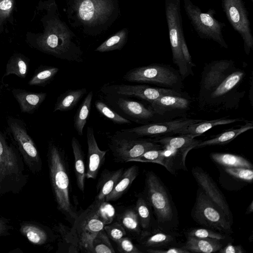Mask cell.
Instances as JSON below:
<instances>
[{
	"instance_id": "cell-38",
	"label": "cell",
	"mask_w": 253,
	"mask_h": 253,
	"mask_svg": "<svg viewBox=\"0 0 253 253\" xmlns=\"http://www.w3.org/2000/svg\"><path fill=\"white\" fill-rule=\"evenodd\" d=\"M28 71V63L19 55L12 57L8 61L3 77L13 74L20 78H25Z\"/></svg>"
},
{
	"instance_id": "cell-29",
	"label": "cell",
	"mask_w": 253,
	"mask_h": 253,
	"mask_svg": "<svg viewBox=\"0 0 253 253\" xmlns=\"http://www.w3.org/2000/svg\"><path fill=\"white\" fill-rule=\"evenodd\" d=\"M19 231L32 244L42 246L47 243L49 235L43 226L36 222H23L21 224Z\"/></svg>"
},
{
	"instance_id": "cell-44",
	"label": "cell",
	"mask_w": 253,
	"mask_h": 253,
	"mask_svg": "<svg viewBox=\"0 0 253 253\" xmlns=\"http://www.w3.org/2000/svg\"><path fill=\"white\" fill-rule=\"evenodd\" d=\"M187 237L200 239H214L220 240L226 238V235L219 232L213 231L206 228H194L186 232Z\"/></svg>"
},
{
	"instance_id": "cell-8",
	"label": "cell",
	"mask_w": 253,
	"mask_h": 253,
	"mask_svg": "<svg viewBox=\"0 0 253 253\" xmlns=\"http://www.w3.org/2000/svg\"><path fill=\"white\" fill-rule=\"evenodd\" d=\"M105 225L92 203L78 214L72 224L67 240L78 251L91 253L92 241Z\"/></svg>"
},
{
	"instance_id": "cell-15",
	"label": "cell",
	"mask_w": 253,
	"mask_h": 253,
	"mask_svg": "<svg viewBox=\"0 0 253 253\" xmlns=\"http://www.w3.org/2000/svg\"><path fill=\"white\" fill-rule=\"evenodd\" d=\"M192 100L186 93L183 95H168L150 104L151 109L163 121L185 117L190 110Z\"/></svg>"
},
{
	"instance_id": "cell-48",
	"label": "cell",
	"mask_w": 253,
	"mask_h": 253,
	"mask_svg": "<svg viewBox=\"0 0 253 253\" xmlns=\"http://www.w3.org/2000/svg\"><path fill=\"white\" fill-rule=\"evenodd\" d=\"M117 250L120 253H141L142 252L140 251L135 245L132 243L131 240L126 237H124L117 243Z\"/></svg>"
},
{
	"instance_id": "cell-30",
	"label": "cell",
	"mask_w": 253,
	"mask_h": 253,
	"mask_svg": "<svg viewBox=\"0 0 253 253\" xmlns=\"http://www.w3.org/2000/svg\"><path fill=\"white\" fill-rule=\"evenodd\" d=\"M71 146L74 157L75 173L77 185L80 191L84 192L86 178L84 153L82 146L75 137H73L72 138Z\"/></svg>"
},
{
	"instance_id": "cell-36",
	"label": "cell",
	"mask_w": 253,
	"mask_h": 253,
	"mask_svg": "<svg viewBox=\"0 0 253 253\" xmlns=\"http://www.w3.org/2000/svg\"><path fill=\"white\" fill-rule=\"evenodd\" d=\"M119 222L126 229L138 236L142 232L139 218L134 209H128L120 214L117 217Z\"/></svg>"
},
{
	"instance_id": "cell-32",
	"label": "cell",
	"mask_w": 253,
	"mask_h": 253,
	"mask_svg": "<svg viewBox=\"0 0 253 253\" xmlns=\"http://www.w3.org/2000/svg\"><path fill=\"white\" fill-rule=\"evenodd\" d=\"M221 241L214 239H200L187 237V241L183 247L190 253H214L218 252L223 247Z\"/></svg>"
},
{
	"instance_id": "cell-39",
	"label": "cell",
	"mask_w": 253,
	"mask_h": 253,
	"mask_svg": "<svg viewBox=\"0 0 253 253\" xmlns=\"http://www.w3.org/2000/svg\"><path fill=\"white\" fill-rule=\"evenodd\" d=\"M109 238L104 229L94 237L91 243V253H115Z\"/></svg>"
},
{
	"instance_id": "cell-45",
	"label": "cell",
	"mask_w": 253,
	"mask_h": 253,
	"mask_svg": "<svg viewBox=\"0 0 253 253\" xmlns=\"http://www.w3.org/2000/svg\"><path fill=\"white\" fill-rule=\"evenodd\" d=\"M225 172L233 177L251 183L253 179V169L245 168H224Z\"/></svg>"
},
{
	"instance_id": "cell-27",
	"label": "cell",
	"mask_w": 253,
	"mask_h": 253,
	"mask_svg": "<svg viewBox=\"0 0 253 253\" xmlns=\"http://www.w3.org/2000/svg\"><path fill=\"white\" fill-rule=\"evenodd\" d=\"M244 121L245 119L242 118L230 119L226 117L212 120H203L201 121L188 126L183 130L180 131L178 134H189L195 138L215 126L228 125Z\"/></svg>"
},
{
	"instance_id": "cell-6",
	"label": "cell",
	"mask_w": 253,
	"mask_h": 253,
	"mask_svg": "<svg viewBox=\"0 0 253 253\" xmlns=\"http://www.w3.org/2000/svg\"><path fill=\"white\" fill-rule=\"evenodd\" d=\"M181 0H165V13L168 26L172 60L184 80L193 76V69L185 61L182 51V44L185 40L180 11Z\"/></svg>"
},
{
	"instance_id": "cell-23",
	"label": "cell",
	"mask_w": 253,
	"mask_h": 253,
	"mask_svg": "<svg viewBox=\"0 0 253 253\" xmlns=\"http://www.w3.org/2000/svg\"><path fill=\"white\" fill-rule=\"evenodd\" d=\"M162 146H167L178 150L186 156L188 152L195 148L201 141L195 139L191 134H179L178 136H168L155 140Z\"/></svg>"
},
{
	"instance_id": "cell-19",
	"label": "cell",
	"mask_w": 253,
	"mask_h": 253,
	"mask_svg": "<svg viewBox=\"0 0 253 253\" xmlns=\"http://www.w3.org/2000/svg\"><path fill=\"white\" fill-rule=\"evenodd\" d=\"M79 17L85 23H93L104 19L110 13L108 0H79L77 4Z\"/></svg>"
},
{
	"instance_id": "cell-3",
	"label": "cell",
	"mask_w": 253,
	"mask_h": 253,
	"mask_svg": "<svg viewBox=\"0 0 253 253\" xmlns=\"http://www.w3.org/2000/svg\"><path fill=\"white\" fill-rule=\"evenodd\" d=\"M25 166L17 148L0 132V196L22 191L29 179Z\"/></svg>"
},
{
	"instance_id": "cell-43",
	"label": "cell",
	"mask_w": 253,
	"mask_h": 253,
	"mask_svg": "<svg viewBox=\"0 0 253 253\" xmlns=\"http://www.w3.org/2000/svg\"><path fill=\"white\" fill-rule=\"evenodd\" d=\"M95 106L101 114L115 124L120 125L131 124L129 120L120 116L101 101L96 100L95 102Z\"/></svg>"
},
{
	"instance_id": "cell-51",
	"label": "cell",
	"mask_w": 253,
	"mask_h": 253,
	"mask_svg": "<svg viewBox=\"0 0 253 253\" xmlns=\"http://www.w3.org/2000/svg\"><path fill=\"white\" fill-rule=\"evenodd\" d=\"M13 227L8 219L3 217H0V237L10 235Z\"/></svg>"
},
{
	"instance_id": "cell-40",
	"label": "cell",
	"mask_w": 253,
	"mask_h": 253,
	"mask_svg": "<svg viewBox=\"0 0 253 253\" xmlns=\"http://www.w3.org/2000/svg\"><path fill=\"white\" fill-rule=\"evenodd\" d=\"M126 32L123 30L119 31L100 44L95 51L104 52L116 49H121L125 44Z\"/></svg>"
},
{
	"instance_id": "cell-20",
	"label": "cell",
	"mask_w": 253,
	"mask_h": 253,
	"mask_svg": "<svg viewBox=\"0 0 253 253\" xmlns=\"http://www.w3.org/2000/svg\"><path fill=\"white\" fill-rule=\"evenodd\" d=\"M86 140L87 155L86 178L95 179L105 160L107 151L99 149L94 137L93 129L91 126L87 127Z\"/></svg>"
},
{
	"instance_id": "cell-47",
	"label": "cell",
	"mask_w": 253,
	"mask_h": 253,
	"mask_svg": "<svg viewBox=\"0 0 253 253\" xmlns=\"http://www.w3.org/2000/svg\"><path fill=\"white\" fill-rule=\"evenodd\" d=\"M162 148L146 151L140 156L132 159L129 162L153 163L162 165Z\"/></svg>"
},
{
	"instance_id": "cell-46",
	"label": "cell",
	"mask_w": 253,
	"mask_h": 253,
	"mask_svg": "<svg viewBox=\"0 0 253 253\" xmlns=\"http://www.w3.org/2000/svg\"><path fill=\"white\" fill-rule=\"evenodd\" d=\"M109 239L117 243L126 235V231L118 221L104 226V228Z\"/></svg>"
},
{
	"instance_id": "cell-35",
	"label": "cell",
	"mask_w": 253,
	"mask_h": 253,
	"mask_svg": "<svg viewBox=\"0 0 253 253\" xmlns=\"http://www.w3.org/2000/svg\"><path fill=\"white\" fill-rule=\"evenodd\" d=\"M93 95L92 91L88 93L78 108L74 117V126L77 133L80 136L83 135V129L90 114Z\"/></svg>"
},
{
	"instance_id": "cell-53",
	"label": "cell",
	"mask_w": 253,
	"mask_h": 253,
	"mask_svg": "<svg viewBox=\"0 0 253 253\" xmlns=\"http://www.w3.org/2000/svg\"><path fill=\"white\" fill-rule=\"evenodd\" d=\"M253 211V201H252L251 204L248 206L247 211L246 212V214H250L252 213Z\"/></svg>"
},
{
	"instance_id": "cell-50",
	"label": "cell",
	"mask_w": 253,
	"mask_h": 253,
	"mask_svg": "<svg viewBox=\"0 0 253 253\" xmlns=\"http://www.w3.org/2000/svg\"><path fill=\"white\" fill-rule=\"evenodd\" d=\"M149 253H189L190 252L185 249L183 246L181 247H170L166 249H149L146 250Z\"/></svg>"
},
{
	"instance_id": "cell-33",
	"label": "cell",
	"mask_w": 253,
	"mask_h": 253,
	"mask_svg": "<svg viewBox=\"0 0 253 253\" xmlns=\"http://www.w3.org/2000/svg\"><path fill=\"white\" fill-rule=\"evenodd\" d=\"M86 92V89L85 88L67 90L58 98L53 112L68 111L72 110Z\"/></svg>"
},
{
	"instance_id": "cell-37",
	"label": "cell",
	"mask_w": 253,
	"mask_h": 253,
	"mask_svg": "<svg viewBox=\"0 0 253 253\" xmlns=\"http://www.w3.org/2000/svg\"><path fill=\"white\" fill-rule=\"evenodd\" d=\"M134 209L137 214L140 226L142 230L151 228L152 209L143 195L137 198Z\"/></svg>"
},
{
	"instance_id": "cell-52",
	"label": "cell",
	"mask_w": 253,
	"mask_h": 253,
	"mask_svg": "<svg viewBox=\"0 0 253 253\" xmlns=\"http://www.w3.org/2000/svg\"><path fill=\"white\" fill-rule=\"evenodd\" d=\"M218 252L220 253H244L245 251L241 245H234L231 243H228Z\"/></svg>"
},
{
	"instance_id": "cell-17",
	"label": "cell",
	"mask_w": 253,
	"mask_h": 253,
	"mask_svg": "<svg viewBox=\"0 0 253 253\" xmlns=\"http://www.w3.org/2000/svg\"><path fill=\"white\" fill-rule=\"evenodd\" d=\"M192 173L207 197L215 204L233 223V215L225 197L210 175L201 168H193Z\"/></svg>"
},
{
	"instance_id": "cell-5",
	"label": "cell",
	"mask_w": 253,
	"mask_h": 253,
	"mask_svg": "<svg viewBox=\"0 0 253 253\" xmlns=\"http://www.w3.org/2000/svg\"><path fill=\"white\" fill-rule=\"evenodd\" d=\"M37 43L40 49L56 57L77 62L83 61L81 52L72 46L69 32L57 20L48 23L44 33L37 39Z\"/></svg>"
},
{
	"instance_id": "cell-31",
	"label": "cell",
	"mask_w": 253,
	"mask_h": 253,
	"mask_svg": "<svg viewBox=\"0 0 253 253\" xmlns=\"http://www.w3.org/2000/svg\"><path fill=\"white\" fill-rule=\"evenodd\" d=\"M186 156L178 150L167 146H162V166L173 174L177 170H187L185 165Z\"/></svg>"
},
{
	"instance_id": "cell-16",
	"label": "cell",
	"mask_w": 253,
	"mask_h": 253,
	"mask_svg": "<svg viewBox=\"0 0 253 253\" xmlns=\"http://www.w3.org/2000/svg\"><path fill=\"white\" fill-rule=\"evenodd\" d=\"M113 92L117 94L134 96L143 99L150 104L161 97L168 95H183L182 91L145 84H117L112 86Z\"/></svg>"
},
{
	"instance_id": "cell-22",
	"label": "cell",
	"mask_w": 253,
	"mask_h": 253,
	"mask_svg": "<svg viewBox=\"0 0 253 253\" xmlns=\"http://www.w3.org/2000/svg\"><path fill=\"white\" fill-rule=\"evenodd\" d=\"M117 103L124 112L136 120L147 124L163 121L150 106L146 107L139 102L120 98Z\"/></svg>"
},
{
	"instance_id": "cell-24",
	"label": "cell",
	"mask_w": 253,
	"mask_h": 253,
	"mask_svg": "<svg viewBox=\"0 0 253 253\" xmlns=\"http://www.w3.org/2000/svg\"><path fill=\"white\" fill-rule=\"evenodd\" d=\"M124 169L121 168L114 170L104 169L101 172L96 185L97 194L95 200H105L120 179Z\"/></svg>"
},
{
	"instance_id": "cell-26",
	"label": "cell",
	"mask_w": 253,
	"mask_h": 253,
	"mask_svg": "<svg viewBox=\"0 0 253 253\" xmlns=\"http://www.w3.org/2000/svg\"><path fill=\"white\" fill-rule=\"evenodd\" d=\"M138 172V167L135 165L124 170L113 189L106 197L105 200L111 202L120 199L137 177Z\"/></svg>"
},
{
	"instance_id": "cell-14",
	"label": "cell",
	"mask_w": 253,
	"mask_h": 253,
	"mask_svg": "<svg viewBox=\"0 0 253 253\" xmlns=\"http://www.w3.org/2000/svg\"><path fill=\"white\" fill-rule=\"evenodd\" d=\"M202 120L182 117L146 124L139 126L122 129V131L124 132L133 134L139 137H165L179 134L180 131L188 126Z\"/></svg>"
},
{
	"instance_id": "cell-12",
	"label": "cell",
	"mask_w": 253,
	"mask_h": 253,
	"mask_svg": "<svg viewBox=\"0 0 253 253\" xmlns=\"http://www.w3.org/2000/svg\"><path fill=\"white\" fill-rule=\"evenodd\" d=\"M226 17L233 29L243 39L245 53L253 49V36L249 14L243 0H221Z\"/></svg>"
},
{
	"instance_id": "cell-25",
	"label": "cell",
	"mask_w": 253,
	"mask_h": 253,
	"mask_svg": "<svg viewBox=\"0 0 253 253\" xmlns=\"http://www.w3.org/2000/svg\"><path fill=\"white\" fill-rule=\"evenodd\" d=\"M12 93L21 111L27 113L38 109L46 96L45 92H30L22 89H14Z\"/></svg>"
},
{
	"instance_id": "cell-2",
	"label": "cell",
	"mask_w": 253,
	"mask_h": 253,
	"mask_svg": "<svg viewBox=\"0 0 253 253\" xmlns=\"http://www.w3.org/2000/svg\"><path fill=\"white\" fill-rule=\"evenodd\" d=\"M245 76L244 70L236 67L198 101L199 109L216 113L237 109L246 94V91L239 90Z\"/></svg>"
},
{
	"instance_id": "cell-11",
	"label": "cell",
	"mask_w": 253,
	"mask_h": 253,
	"mask_svg": "<svg viewBox=\"0 0 253 253\" xmlns=\"http://www.w3.org/2000/svg\"><path fill=\"white\" fill-rule=\"evenodd\" d=\"M8 123L13 138L26 166L33 174H38L42 170V159L26 128L17 119H11Z\"/></svg>"
},
{
	"instance_id": "cell-34",
	"label": "cell",
	"mask_w": 253,
	"mask_h": 253,
	"mask_svg": "<svg viewBox=\"0 0 253 253\" xmlns=\"http://www.w3.org/2000/svg\"><path fill=\"white\" fill-rule=\"evenodd\" d=\"M210 157L213 161L224 168L253 169L251 162L241 156L226 153H212Z\"/></svg>"
},
{
	"instance_id": "cell-41",
	"label": "cell",
	"mask_w": 253,
	"mask_h": 253,
	"mask_svg": "<svg viewBox=\"0 0 253 253\" xmlns=\"http://www.w3.org/2000/svg\"><path fill=\"white\" fill-rule=\"evenodd\" d=\"M96 211L105 225L113 221L115 217V210L113 206L105 200H95L92 202Z\"/></svg>"
},
{
	"instance_id": "cell-28",
	"label": "cell",
	"mask_w": 253,
	"mask_h": 253,
	"mask_svg": "<svg viewBox=\"0 0 253 253\" xmlns=\"http://www.w3.org/2000/svg\"><path fill=\"white\" fill-rule=\"evenodd\" d=\"M253 128V124L247 123L245 125L236 128H232L221 132L210 139L200 141L195 148H199L206 146L222 145L226 144L233 140L241 134Z\"/></svg>"
},
{
	"instance_id": "cell-10",
	"label": "cell",
	"mask_w": 253,
	"mask_h": 253,
	"mask_svg": "<svg viewBox=\"0 0 253 253\" xmlns=\"http://www.w3.org/2000/svg\"><path fill=\"white\" fill-rule=\"evenodd\" d=\"M191 215L197 223L205 227L225 235L233 233L231 228L232 223L200 187L197 190L196 202Z\"/></svg>"
},
{
	"instance_id": "cell-21",
	"label": "cell",
	"mask_w": 253,
	"mask_h": 253,
	"mask_svg": "<svg viewBox=\"0 0 253 253\" xmlns=\"http://www.w3.org/2000/svg\"><path fill=\"white\" fill-rule=\"evenodd\" d=\"M176 238L174 233L158 227L142 230L137 240L140 245L145 247L159 248L173 245L176 243Z\"/></svg>"
},
{
	"instance_id": "cell-4",
	"label": "cell",
	"mask_w": 253,
	"mask_h": 253,
	"mask_svg": "<svg viewBox=\"0 0 253 253\" xmlns=\"http://www.w3.org/2000/svg\"><path fill=\"white\" fill-rule=\"evenodd\" d=\"M143 195L153 210L158 227L167 230L173 227L177 219L175 207L166 187L152 171L146 173Z\"/></svg>"
},
{
	"instance_id": "cell-49",
	"label": "cell",
	"mask_w": 253,
	"mask_h": 253,
	"mask_svg": "<svg viewBox=\"0 0 253 253\" xmlns=\"http://www.w3.org/2000/svg\"><path fill=\"white\" fill-rule=\"evenodd\" d=\"M14 6V0H0V25L10 15Z\"/></svg>"
},
{
	"instance_id": "cell-13",
	"label": "cell",
	"mask_w": 253,
	"mask_h": 253,
	"mask_svg": "<svg viewBox=\"0 0 253 253\" xmlns=\"http://www.w3.org/2000/svg\"><path fill=\"white\" fill-rule=\"evenodd\" d=\"M109 146L117 163L129 162L147 151L162 148L155 140L116 137L111 140Z\"/></svg>"
},
{
	"instance_id": "cell-18",
	"label": "cell",
	"mask_w": 253,
	"mask_h": 253,
	"mask_svg": "<svg viewBox=\"0 0 253 253\" xmlns=\"http://www.w3.org/2000/svg\"><path fill=\"white\" fill-rule=\"evenodd\" d=\"M235 67L232 60H214L206 64L202 72L198 101L201 100L221 78Z\"/></svg>"
},
{
	"instance_id": "cell-42",
	"label": "cell",
	"mask_w": 253,
	"mask_h": 253,
	"mask_svg": "<svg viewBox=\"0 0 253 253\" xmlns=\"http://www.w3.org/2000/svg\"><path fill=\"white\" fill-rule=\"evenodd\" d=\"M59 68L47 66L35 73L29 82L30 85H43L49 83L57 74Z\"/></svg>"
},
{
	"instance_id": "cell-1",
	"label": "cell",
	"mask_w": 253,
	"mask_h": 253,
	"mask_svg": "<svg viewBox=\"0 0 253 253\" xmlns=\"http://www.w3.org/2000/svg\"><path fill=\"white\" fill-rule=\"evenodd\" d=\"M49 179L57 209L72 224L78 215L71 200L70 169L65 151L50 142L47 153Z\"/></svg>"
},
{
	"instance_id": "cell-54",
	"label": "cell",
	"mask_w": 253,
	"mask_h": 253,
	"mask_svg": "<svg viewBox=\"0 0 253 253\" xmlns=\"http://www.w3.org/2000/svg\"><path fill=\"white\" fill-rule=\"evenodd\" d=\"M252 2H253V0H251Z\"/></svg>"
},
{
	"instance_id": "cell-9",
	"label": "cell",
	"mask_w": 253,
	"mask_h": 253,
	"mask_svg": "<svg viewBox=\"0 0 253 253\" xmlns=\"http://www.w3.org/2000/svg\"><path fill=\"white\" fill-rule=\"evenodd\" d=\"M183 2L185 13L199 37L211 40L221 47L227 48L228 46L223 35L226 25L214 18L215 10L210 8L207 12H204L191 0H183Z\"/></svg>"
},
{
	"instance_id": "cell-7",
	"label": "cell",
	"mask_w": 253,
	"mask_h": 253,
	"mask_svg": "<svg viewBox=\"0 0 253 253\" xmlns=\"http://www.w3.org/2000/svg\"><path fill=\"white\" fill-rule=\"evenodd\" d=\"M123 78L130 82L148 83L179 91L183 88V80L178 71L164 64H151L133 68Z\"/></svg>"
}]
</instances>
